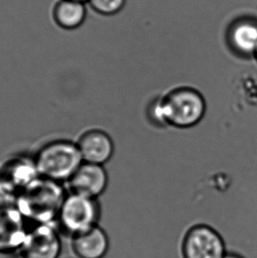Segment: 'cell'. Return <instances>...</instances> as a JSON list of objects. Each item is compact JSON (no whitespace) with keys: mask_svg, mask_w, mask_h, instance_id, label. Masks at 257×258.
Here are the masks:
<instances>
[{"mask_svg":"<svg viewBox=\"0 0 257 258\" xmlns=\"http://www.w3.org/2000/svg\"><path fill=\"white\" fill-rule=\"evenodd\" d=\"M205 111L206 103L201 93L187 87L174 88L150 107L153 121L182 129L198 124Z\"/></svg>","mask_w":257,"mask_h":258,"instance_id":"obj_1","label":"cell"},{"mask_svg":"<svg viewBox=\"0 0 257 258\" xmlns=\"http://www.w3.org/2000/svg\"><path fill=\"white\" fill-rule=\"evenodd\" d=\"M59 184L40 177L19 193L15 206L28 223L56 222L66 197Z\"/></svg>","mask_w":257,"mask_h":258,"instance_id":"obj_2","label":"cell"},{"mask_svg":"<svg viewBox=\"0 0 257 258\" xmlns=\"http://www.w3.org/2000/svg\"><path fill=\"white\" fill-rule=\"evenodd\" d=\"M34 159L40 176L58 183L68 182L83 163L76 142L67 140L43 145Z\"/></svg>","mask_w":257,"mask_h":258,"instance_id":"obj_3","label":"cell"},{"mask_svg":"<svg viewBox=\"0 0 257 258\" xmlns=\"http://www.w3.org/2000/svg\"><path fill=\"white\" fill-rule=\"evenodd\" d=\"M101 208L98 199L70 192L56 218L61 234L73 238L99 225Z\"/></svg>","mask_w":257,"mask_h":258,"instance_id":"obj_4","label":"cell"},{"mask_svg":"<svg viewBox=\"0 0 257 258\" xmlns=\"http://www.w3.org/2000/svg\"><path fill=\"white\" fill-rule=\"evenodd\" d=\"M60 234L56 222L32 224L18 254L22 258H58L62 252Z\"/></svg>","mask_w":257,"mask_h":258,"instance_id":"obj_5","label":"cell"},{"mask_svg":"<svg viewBox=\"0 0 257 258\" xmlns=\"http://www.w3.org/2000/svg\"><path fill=\"white\" fill-rule=\"evenodd\" d=\"M181 252L183 258H223L227 253L222 236L205 224L188 229L182 241Z\"/></svg>","mask_w":257,"mask_h":258,"instance_id":"obj_6","label":"cell"},{"mask_svg":"<svg viewBox=\"0 0 257 258\" xmlns=\"http://www.w3.org/2000/svg\"><path fill=\"white\" fill-rule=\"evenodd\" d=\"M29 227L16 206L0 207V255L19 253Z\"/></svg>","mask_w":257,"mask_h":258,"instance_id":"obj_7","label":"cell"},{"mask_svg":"<svg viewBox=\"0 0 257 258\" xmlns=\"http://www.w3.org/2000/svg\"><path fill=\"white\" fill-rule=\"evenodd\" d=\"M72 193L98 199L108 184V173L102 165L83 162L68 181Z\"/></svg>","mask_w":257,"mask_h":258,"instance_id":"obj_8","label":"cell"},{"mask_svg":"<svg viewBox=\"0 0 257 258\" xmlns=\"http://www.w3.org/2000/svg\"><path fill=\"white\" fill-rule=\"evenodd\" d=\"M83 162L102 165L110 161L115 147L111 137L100 129L87 130L76 142Z\"/></svg>","mask_w":257,"mask_h":258,"instance_id":"obj_9","label":"cell"},{"mask_svg":"<svg viewBox=\"0 0 257 258\" xmlns=\"http://www.w3.org/2000/svg\"><path fill=\"white\" fill-rule=\"evenodd\" d=\"M72 240L73 251L78 258H104L110 246L108 234L99 225Z\"/></svg>","mask_w":257,"mask_h":258,"instance_id":"obj_10","label":"cell"},{"mask_svg":"<svg viewBox=\"0 0 257 258\" xmlns=\"http://www.w3.org/2000/svg\"><path fill=\"white\" fill-rule=\"evenodd\" d=\"M227 40L230 48L242 56H254L257 49V21L242 18L231 25Z\"/></svg>","mask_w":257,"mask_h":258,"instance_id":"obj_11","label":"cell"},{"mask_svg":"<svg viewBox=\"0 0 257 258\" xmlns=\"http://www.w3.org/2000/svg\"><path fill=\"white\" fill-rule=\"evenodd\" d=\"M2 177L19 193L41 177L35 166V159L17 158L7 165Z\"/></svg>","mask_w":257,"mask_h":258,"instance_id":"obj_12","label":"cell"},{"mask_svg":"<svg viewBox=\"0 0 257 258\" xmlns=\"http://www.w3.org/2000/svg\"><path fill=\"white\" fill-rule=\"evenodd\" d=\"M87 17L85 3L75 0H59L53 10L56 25L66 30L80 28Z\"/></svg>","mask_w":257,"mask_h":258,"instance_id":"obj_13","label":"cell"},{"mask_svg":"<svg viewBox=\"0 0 257 258\" xmlns=\"http://www.w3.org/2000/svg\"><path fill=\"white\" fill-rule=\"evenodd\" d=\"M88 3L98 14L111 16L122 10L126 0H88Z\"/></svg>","mask_w":257,"mask_h":258,"instance_id":"obj_14","label":"cell"},{"mask_svg":"<svg viewBox=\"0 0 257 258\" xmlns=\"http://www.w3.org/2000/svg\"><path fill=\"white\" fill-rule=\"evenodd\" d=\"M223 258H244L242 255L236 254V253H226Z\"/></svg>","mask_w":257,"mask_h":258,"instance_id":"obj_15","label":"cell"},{"mask_svg":"<svg viewBox=\"0 0 257 258\" xmlns=\"http://www.w3.org/2000/svg\"><path fill=\"white\" fill-rule=\"evenodd\" d=\"M75 1H80V2H83V3H85V2H88V0H75Z\"/></svg>","mask_w":257,"mask_h":258,"instance_id":"obj_16","label":"cell"},{"mask_svg":"<svg viewBox=\"0 0 257 258\" xmlns=\"http://www.w3.org/2000/svg\"><path fill=\"white\" fill-rule=\"evenodd\" d=\"M254 57H255V58H256V60H257V49H256V51H255V53H254Z\"/></svg>","mask_w":257,"mask_h":258,"instance_id":"obj_17","label":"cell"}]
</instances>
